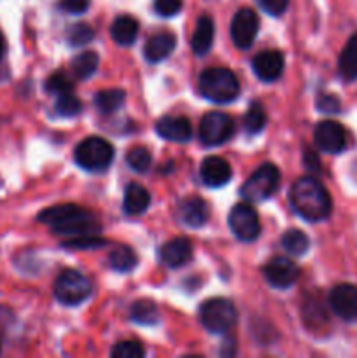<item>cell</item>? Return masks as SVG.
Returning <instances> with one entry per match:
<instances>
[{
    "label": "cell",
    "mask_w": 357,
    "mask_h": 358,
    "mask_svg": "<svg viewBox=\"0 0 357 358\" xmlns=\"http://www.w3.org/2000/svg\"><path fill=\"white\" fill-rule=\"evenodd\" d=\"M290 205L298 215L308 222H318L331 215L332 201L329 192L314 177H301L293 184L289 192Z\"/></svg>",
    "instance_id": "obj_1"
},
{
    "label": "cell",
    "mask_w": 357,
    "mask_h": 358,
    "mask_svg": "<svg viewBox=\"0 0 357 358\" xmlns=\"http://www.w3.org/2000/svg\"><path fill=\"white\" fill-rule=\"evenodd\" d=\"M37 219L38 222L48 224L52 233L63 236H80V234H94L102 231V226L93 213L72 203L42 210Z\"/></svg>",
    "instance_id": "obj_2"
},
{
    "label": "cell",
    "mask_w": 357,
    "mask_h": 358,
    "mask_svg": "<svg viewBox=\"0 0 357 358\" xmlns=\"http://www.w3.org/2000/svg\"><path fill=\"white\" fill-rule=\"evenodd\" d=\"M198 87L200 93L214 103H230L240 94V83L237 76L230 69H220V66L203 70Z\"/></svg>",
    "instance_id": "obj_3"
},
{
    "label": "cell",
    "mask_w": 357,
    "mask_h": 358,
    "mask_svg": "<svg viewBox=\"0 0 357 358\" xmlns=\"http://www.w3.org/2000/svg\"><path fill=\"white\" fill-rule=\"evenodd\" d=\"M76 163L88 171H104L114 159V149L100 136H88L74 150Z\"/></svg>",
    "instance_id": "obj_4"
},
{
    "label": "cell",
    "mask_w": 357,
    "mask_h": 358,
    "mask_svg": "<svg viewBox=\"0 0 357 358\" xmlns=\"http://www.w3.org/2000/svg\"><path fill=\"white\" fill-rule=\"evenodd\" d=\"M280 185V171L275 164L266 163L259 166L241 185L240 194L248 203H261L272 198Z\"/></svg>",
    "instance_id": "obj_5"
},
{
    "label": "cell",
    "mask_w": 357,
    "mask_h": 358,
    "mask_svg": "<svg viewBox=\"0 0 357 358\" xmlns=\"http://www.w3.org/2000/svg\"><path fill=\"white\" fill-rule=\"evenodd\" d=\"M200 322L210 334H224L237 324V310L231 301L214 297L200 306Z\"/></svg>",
    "instance_id": "obj_6"
},
{
    "label": "cell",
    "mask_w": 357,
    "mask_h": 358,
    "mask_svg": "<svg viewBox=\"0 0 357 358\" xmlns=\"http://www.w3.org/2000/svg\"><path fill=\"white\" fill-rule=\"evenodd\" d=\"M93 292L90 278L77 269H65L55 282V297L65 306L84 303Z\"/></svg>",
    "instance_id": "obj_7"
},
{
    "label": "cell",
    "mask_w": 357,
    "mask_h": 358,
    "mask_svg": "<svg viewBox=\"0 0 357 358\" xmlns=\"http://www.w3.org/2000/svg\"><path fill=\"white\" fill-rule=\"evenodd\" d=\"M234 133V122L224 112H209L200 122V140L209 147L227 142Z\"/></svg>",
    "instance_id": "obj_8"
},
{
    "label": "cell",
    "mask_w": 357,
    "mask_h": 358,
    "mask_svg": "<svg viewBox=\"0 0 357 358\" xmlns=\"http://www.w3.org/2000/svg\"><path fill=\"white\" fill-rule=\"evenodd\" d=\"M231 231L240 241H254L261 234V222L254 206L247 203H238L231 208L227 219Z\"/></svg>",
    "instance_id": "obj_9"
},
{
    "label": "cell",
    "mask_w": 357,
    "mask_h": 358,
    "mask_svg": "<svg viewBox=\"0 0 357 358\" xmlns=\"http://www.w3.org/2000/svg\"><path fill=\"white\" fill-rule=\"evenodd\" d=\"M259 30V17L255 10L244 7L231 20V41L238 49H248L255 41Z\"/></svg>",
    "instance_id": "obj_10"
},
{
    "label": "cell",
    "mask_w": 357,
    "mask_h": 358,
    "mask_svg": "<svg viewBox=\"0 0 357 358\" xmlns=\"http://www.w3.org/2000/svg\"><path fill=\"white\" fill-rule=\"evenodd\" d=\"M262 276L275 289H289L300 278V268L289 257H273L262 268Z\"/></svg>",
    "instance_id": "obj_11"
},
{
    "label": "cell",
    "mask_w": 357,
    "mask_h": 358,
    "mask_svg": "<svg viewBox=\"0 0 357 358\" xmlns=\"http://www.w3.org/2000/svg\"><path fill=\"white\" fill-rule=\"evenodd\" d=\"M314 140L322 152L340 154L346 147V131L340 122L322 121L315 126Z\"/></svg>",
    "instance_id": "obj_12"
},
{
    "label": "cell",
    "mask_w": 357,
    "mask_h": 358,
    "mask_svg": "<svg viewBox=\"0 0 357 358\" xmlns=\"http://www.w3.org/2000/svg\"><path fill=\"white\" fill-rule=\"evenodd\" d=\"M329 306L332 313L345 322L357 320V287L340 283L329 292Z\"/></svg>",
    "instance_id": "obj_13"
},
{
    "label": "cell",
    "mask_w": 357,
    "mask_h": 358,
    "mask_svg": "<svg viewBox=\"0 0 357 358\" xmlns=\"http://www.w3.org/2000/svg\"><path fill=\"white\" fill-rule=\"evenodd\" d=\"M284 65H286L284 55L276 49L261 51L252 59V70L265 83H273V80L279 79L284 72Z\"/></svg>",
    "instance_id": "obj_14"
},
{
    "label": "cell",
    "mask_w": 357,
    "mask_h": 358,
    "mask_svg": "<svg viewBox=\"0 0 357 358\" xmlns=\"http://www.w3.org/2000/svg\"><path fill=\"white\" fill-rule=\"evenodd\" d=\"M156 131L168 142H188L192 136L191 122L184 115H164L156 122Z\"/></svg>",
    "instance_id": "obj_15"
},
{
    "label": "cell",
    "mask_w": 357,
    "mask_h": 358,
    "mask_svg": "<svg viewBox=\"0 0 357 358\" xmlns=\"http://www.w3.org/2000/svg\"><path fill=\"white\" fill-rule=\"evenodd\" d=\"M200 175H202L203 184L209 185V187H223L231 180V166L223 157L210 156L203 159Z\"/></svg>",
    "instance_id": "obj_16"
},
{
    "label": "cell",
    "mask_w": 357,
    "mask_h": 358,
    "mask_svg": "<svg viewBox=\"0 0 357 358\" xmlns=\"http://www.w3.org/2000/svg\"><path fill=\"white\" fill-rule=\"evenodd\" d=\"M192 257V245L188 238H174L161 245L160 261L168 268H181L188 264Z\"/></svg>",
    "instance_id": "obj_17"
},
{
    "label": "cell",
    "mask_w": 357,
    "mask_h": 358,
    "mask_svg": "<svg viewBox=\"0 0 357 358\" xmlns=\"http://www.w3.org/2000/svg\"><path fill=\"white\" fill-rule=\"evenodd\" d=\"M178 219L188 227H202L209 220V205L200 196H188L178 203Z\"/></svg>",
    "instance_id": "obj_18"
},
{
    "label": "cell",
    "mask_w": 357,
    "mask_h": 358,
    "mask_svg": "<svg viewBox=\"0 0 357 358\" xmlns=\"http://www.w3.org/2000/svg\"><path fill=\"white\" fill-rule=\"evenodd\" d=\"M150 205V194L144 185L132 182L126 185L125 191V201H122V208H125L126 215H142Z\"/></svg>",
    "instance_id": "obj_19"
},
{
    "label": "cell",
    "mask_w": 357,
    "mask_h": 358,
    "mask_svg": "<svg viewBox=\"0 0 357 358\" xmlns=\"http://www.w3.org/2000/svg\"><path fill=\"white\" fill-rule=\"evenodd\" d=\"M175 49V37L172 34H156L144 45V56L149 63H160Z\"/></svg>",
    "instance_id": "obj_20"
},
{
    "label": "cell",
    "mask_w": 357,
    "mask_h": 358,
    "mask_svg": "<svg viewBox=\"0 0 357 358\" xmlns=\"http://www.w3.org/2000/svg\"><path fill=\"white\" fill-rule=\"evenodd\" d=\"M214 42V21L212 17L203 14L196 21L195 31L191 37V49L195 55L203 56L210 51Z\"/></svg>",
    "instance_id": "obj_21"
},
{
    "label": "cell",
    "mask_w": 357,
    "mask_h": 358,
    "mask_svg": "<svg viewBox=\"0 0 357 358\" xmlns=\"http://www.w3.org/2000/svg\"><path fill=\"white\" fill-rule=\"evenodd\" d=\"M111 35L119 45H132L139 35V21L130 14L118 16L111 27Z\"/></svg>",
    "instance_id": "obj_22"
},
{
    "label": "cell",
    "mask_w": 357,
    "mask_h": 358,
    "mask_svg": "<svg viewBox=\"0 0 357 358\" xmlns=\"http://www.w3.org/2000/svg\"><path fill=\"white\" fill-rule=\"evenodd\" d=\"M340 76L345 80L357 79V34L349 38L346 45L343 48L342 56H340Z\"/></svg>",
    "instance_id": "obj_23"
},
{
    "label": "cell",
    "mask_w": 357,
    "mask_h": 358,
    "mask_svg": "<svg viewBox=\"0 0 357 358\" xmlns=\"http://www.w3.org/2000/svg\"><path fill=\"white\" fill-rule=\"evenodd\" d=\"M126 100V93L122 90H102L94 96L93 103L102 114H114L122 107Z\"/></svg>",
    "instance_id": "obj_24"
},
{
    "label": "cell",
    "mask_w": 357,
    "mask_h": 358,
    "mask_svg": "<svg viewBox=\"0 0 357 358\" xmlns=\"http://www.w3.org/2000/svg\"><path fill=\"white\" fill-rule=\"evenodd\" d=\"M130 317L140 325H156L160 322V311H158V306L153 301L142 299L133 303L132 310H130Z\"/></svg>",
    "instance_id": "obj_25"
},
{
    "label": "cell",
    "mask_w": 357,
    "mask_h": 358,
    "mask_svg": "<svg viewBox=\"0 0 357 358\" xmlns=\"http://www.w3.org/2000/svg\"><path fill=\"white\" fill-rule=\"evenodd\" d=\"M108 266L118 273H130L136 266V255L130 247H115L108 254Z\"/></svg>",
    "instance_id": "obj_26"
},
{
    "label": "cell",
    "mask_w": 357,
    "mask_h": 358,
    "mask_svg": "<svg viewBox=\"0 0 357 358\" xmlns=\"http://www.w3.org/2000/svg\"><path fill=\"white\" fill-rule=\"evenodd\" d=\"M98 55L94 51H84L72 59V72L76 79L86 80L97 72Z\"/></svg>",
    "instance_id": "obj_27"
},
{
    "label": "cell",
    "mask_w": 357,
    "mask_h": 358,
    "mask_svg": "<svg viewBox=\"0 0 357 358\" xmlns=\"http://www.w3.org/2000/svg\"><path fill=\"white\" fill-rule=\"evenodd\" d=\"M266 110L259 101H252L248 110L244 115V129L248 135H258L266 126Z\"/></svg>",
    "instance_id": "obj_28"
},
{
    "label": "cell",
    "mask_w": 357,
    "mask_h": 358,
    "mask_svg": "<svg viewBox=\"0 0 357 358\" xmlns=\"http://www.w3.org/2000/svg\"><path fill=\"white\" fill-rule=\"evenodd\" d=\"M282 247L289 252L290 255H303L307 254L310 247V240L307 234L300 229H289L282 236Z\"/></svg>",
    "instance_id": "obj_29"
},
{
    "label": "cell",
    "mask_w": 357,
    "mask_h": 358,
    "mask_svg": "<svg viewBox=\"0 0 357 358\" xmlns=\"http://www.w3.org/2000/svg\"><path fill=\"white\" fill-rule=\"evenodd\" d=\"M55 110L56 114L62 115V117H74V115H77L83 110V103H80V100L76 94H72V91H69V93L58 94L55 103Z\"/></svg>",
    "instance_id": "obj_30"
},
{
    "label": "cell",
    "mask_w": 357,
    "mask_h": 358,
    "mask_svg": "<svg viewBox=\"0 0 357 358\" xmlns=\"http://www.w3.org/2000/svg\"><path fill=\"white\" fill-rule=\"evenodd\" d=\"M126 163L132 168L133 171H139V173H144L150 168V163H153V156H150L149 150L146 147H133V149L128 150L126 154Z\"/></svg>",
    "instance_id": "obj_31"
},
{
    "label": "cell",
    "mask_w": 357,
    "mask_h": 358,
    "mask_svg": "<svg viewBox=\"0 0 357 358\" xmlns=\"http://www.w3.org/2000/svg\"><path fill=\"white\" fill-rule=\"evenodd\" d=\"M94 31L90 24L86 23H76L69 28L66 31V41H69L70 45L74 48H80V45L88 44V42L93 41Z\"/></svg>",
    "instance_id": "obj_32"
},
{
    "label": "cell",
    "mask_w": 357,
    "mask_h": 358,
    "mask_svg": "<svg viewBox=\"0 0 357 358\" xmlns=\"http://www.w3.org/2000/svg\"><path fill=\"white\" fill-rule=\"evenodd\" d=\"M107 245V240L100 238L98 234H80V236H72L63 243L65 248H74V250H88V248H100Z\"/></svg>",
    "instance_id": "obj_33"
},
{
    "label": "cell",
    "mask_w": 357,
    "mask_h": 358,
    "mask_svg": "<svg viewBox=\"0 0 357 358\" xmlns=\"http://www.w3.org/2000/svg\"><path fill=\"white\" fill-rule=\"evenodd\" d=\"M74 90V83L69 76H66L63 70H58V72L51 73L49 79L46 80V91L51 94H62V93H69V91Z\"/></svg>",
    "instance_id": "obj_34"
},
{
    "label": "cell",
    "mask_w": 357,
    "mask_h": 358,
    "mask_svg": "<svg viewBox=\"0 0 357 358\" xmlns=\"http://www.w3.org/2000/svg\"><path fill=\"white\" fill-rule=\"evenodd\" d=\"M144 348L140 343L136 341H121L112 348L111 357L112 358H142Z\"/></svg>",
    "instance_id": "obj_35"
},
{
    "label": "cell",
    "mask_w": 357,
    "mask_h": 358,
    "mask_svg": "<svg viewBox=\"0 0 357 358\" xmlns=\"http://www.w3.org/2000/svg\"><path fill=\"white\" fill-rule=\"evenodd\" d=\"M317 108L324 114H338L342 110V101L335 94L324 93L317 98Z\"/></svg>",
    "instance_id": "obj_36"
},
{
    "label": "cell",
    "mask_w": 357,
    "mask_h": 358,
    "mask_svg": "<svg viewBox=\"0 0 357 358\" xmlns=\"http://www.w3.org/2000/svg\"><path fill=\"white\" fill-rule=\"evenodd\" d=\"M182 0H154V10L160 16L170 17L181 13Z\"/></svg>",
    "instance_id": "obj_37"
},
{
    "label": "cell",
    "mask_w": 357,
    "mask_h": 358,
    "mask_svg": "<svg viewBox=\"0 0 357 358\" xmlns=\"http://www.w3.org/2000/svg\"><path fill=\"white\" fill-rule=\"evenodd\" d=\"M91 0H59L58 7L69 14H83L90 9Z\"/></svg>",
    "instance_id": "obj_38"
},
{
    "label": "cell",
    "mask_w": 357,
    "mask_h": 358,
    "mask_svg": "<svg viewBox=\"0 0 357 358\" xmlns=\"http://www.w3.org/2000/svg\"><path fill=\"white\" fill-rule=\"evenodd\" d=\"M255 3H258L265 13L272 14V16H280V14L287 9L289 0H255Z\"/></svg>",
    "instance_id": "obj_39"
},
{
    "label": "cell",
    "mask_w": 357,
    "mask_h": 358,
    "mask_svg": "<svg viewBox=\"0 0 357 358\" xmlns=\"http://www.w3.org/2000/svg\"><path fill=\"white\" fill-rule=\"evenodd\" d=\"M304 164L310 171H321V161H318V156L312 150H307L304 152Z\"/></svg>",
    "instance_id": "obj_40"
},
{
    "label": "cell",
    "mask_w": 357,
    "mask_h": 358,
    "mask_svg": "<svg viewBox=\"0 0 357 358\" xmlns=\"http://www.w3.org/2000/svg\"><path fill=\"white\" fill-rule=\"evenodd\" d=\"M2 55H4V35L2 31H0V58H2Z\"/></svg>",
    "instance_id": "obj_41"
}]
</instances>
